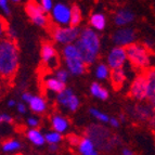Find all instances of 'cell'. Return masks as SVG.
Instances as JSON below:
<instances>
[{
	"label": "cell",
	"mask_w": 155,
	"mask_h": 155,
	"mask_svg": "<svg viewBox=\"0 0 155 155\" xmlns=\"http://www.w3.org/2000/svg\"><path fill=\"white\" fill-rule=\"evenodd\" d=\"M20 64L18 45L10 38L0 40V77L10 79L15 75Z\"/></svg>",
	"instance_id": "obj_1"
},
{
	"label": "cell",
	"mask_w": 155,
	"mask_h": 155,
	"mask_svg": "<svg viewBox=\"0 0 155 155\" xmlns=\"http://www.w3.org/2000/svg\"><path fill=\"white\" fill-rule=\"evenodd\" d=\"M75 45L86 64L91 65L96 63L101 48L100 38L96 29L91 27L80 31L79 37L75 41Z\"/></svg>",
	"instance_id": "obj_2"
},
{
	"label": "cell",
	"mask_w": 155,
	"mask_h": 155,
	"mask_svg": "<svg viewBox=\"0 0 155 155\" xmlns=\"http://www.w3.org/2000/svg\"><path fill=\"white\" fill-rule=\"evenodd\" d=\"M62 55L63 59H64L66 70L70 72L71 75L79 76L83 75L86 72L87 64L81 59L80 53L75 44L65 45L62 49Z\"/></svg>",
	"instance_id": "obj_3"
},
{
	"label": "cell",
	"mask_w": 155,
	"mask_h": 155,
	"mask_svg": "<svg viewBox=\"0 0 155 155\" xmlns=\"http://www.w3.org/2000/svg\"><path fill=\"white\" fill-rule=\"evenodd\" d=\"M87 136L90 137L96 143L97 149L100 150H111L119 144V138L112 136L110 130L103 126L93 125L87 129Z\"/></svg>",
	"instance_id": "obj_4"
},
{
	"label": "cell",
	"mask_w": 155,
	"mask_h": 155,
	"mask_svg": "<svg viewBox=\"0 0 155 155\" xmlns=\"http://www.w3.org/2000/svg\"><path fill=\"white\" fill-rule=\"evenodd\" d=\"M126 48L127 60H129L130 64L139 70H145L150 65V50L149 48L141 44L128 45Z\"/></svg>",
	"instance_id": "obj_5"
},
{
	"label": "cell",
	"mask_w": 155,
	"mask_h": 155,
	"mask_svg": "<svg viewBox=\"0 0 155 155\" xmlns=\"http://www.w3.org/2000/svg\"><path fill=\"white\" fill-rule=\"evenodd\" d=\"M52 38L57 44L65 45L68 44H75V41L79 37L80 31L78 26L73 25H65V26H59L57 25L54 28L52 29Z\"/></svg>",
	"instance_id": "obj_6"
},
{
	"label": "cell",
	"mask_w": 155,
	"mask_h": 155,
	"mask_svg": "<svg viewBox=\"0 0 155 155\" xmlns=\"http://www.w3.org/2000/svg\"><path fill=\"white\" fill-rule=\"evenodd\" d=\"M25 11L27 13L28 18L35 25L39 27H45L48 24V16L47 12L42 9L40 3L37 2L36 0H28L25 5Z\"/></svg>",
	"instance_id": "obj_7"
},
{
	"label": "cell",
	"mask_w": 155,
	"mask_h": 155,
	"mask_svg": "<svg viewBox=\"0 0 155 155\" xmlns=\"http://www.w3.org/2000/svg\"><path fill=\"white\" fill-rule=\"evenodd\" d=\"M57 102L60 106L65 107L71 112H76L80 105L79 99L71 88L65 87L61 92L57 93Z\"/></svg>",
	"instance_id": "obj_8"
},
{
	"label": "cell",
	"mask_w": 155,
	"mask_h": 155,
	"mask_svg": "<svg viewBox=\"0 0 155 155\" xmlns=\"http://www.w3.org/2000/svg\"><path fill=\"white\" fill-rule=\"evenodd\" d=\"M71 12L72 8L62 2L54 5L53 9L51 10V18L57 25L65 26L70 25L71 23Z\"/></svg>",
	"instance_id": "obj_9"
},
{
	"label": "cell",
	"mask_w": 155,
	"mask_h": 155,
	"mask_svg": "<svg viewBox=\"0 0 155 155\" xmlns=\"http://www.w3.org/2000/svg\"><path fill=\"white\" fill-rule=\"evenodd\" d=\"M147 83L145 74L142 73L138 75L132 81L131 87H130L129 94L132 99L138 101H143L147 99Z\"/></svg>",
	"instance_id": "obj_10"
},
{
	"label": "cell",
	"mask_w": 155,
	"mask_h": 155,
	"mask_svg": "<svg viewBox=\"0 0 155 155\" xmlns=\"http://www.w3.org/2000/svg\"><path fill=\"white\" fill-rule=\"evenodd\" d=\"M127 60V53H126V48L125 47L116 46L114 47L113 49L110 51L106 58V63L110 66L111 70H115V68H120L124 66L125 62Z\"/></svg>",
	"instance_id": "obj_11"
},
{
	"label": "cell",
	"mask_w": 155,
	"mask_h": 155,
	"mask_svg": "<svg viewBox=\"0 0 155 155\" xmlns=\"http://www.w3.org/2000/svg\"><path fill=\"white\" fill-rule=\"evenodd\" d=\"M113 42L116 46L127 47L128 45L132 44L136 40V31L130 27H125V28H119L114 33Z\"/></svg>",
	"instance_id": "obj_12"
},
{
	"label": "cell",
	"mask_w": 155,
	"mask_h": 155,
	"mask_svg": "<svg viewBox=\"0 0 155 155\" xmlns=\"http://www.w3.org/2000/svg\"><path fill=\"white\" fill-rule=\"evenodd\" d=\"M40 55H41L42 62L46 65H48L50 68H53L58 65L57 50H55L54 46L50 42H45L41 46Z\"/></svg>",
	"instance_id": "obj_13"
},
{
	"label": "cell",
	"mask_w": 155,
	"mask_h": 155,
	"mask_svg": "<svg viewBox=\"0 0 155 155\" xmlns=\"http://www.w3.org/2000/svg\"><path fill=\"white\" fill-rule=\"evenodd\" d=\"M154 111L155 107L151 104L150 105H134V107H132L130 113H131V116L137 118L138 120L145 122V120H151L153 117H155Z\"/></svg>",
	"instance_id": "obj_14"
},
{
	"label": "cell",
	"mask_w": 155,
	"mask_h": 155,
	"mask_svg": "<svg viewBox=\"0 0 155 155\" xmlns=\"http://www.w3.org/2000/svg\"><path fill=\"white\" fill-rule=\"evenodd\" d=\"M147 77V100L152 106L155 107V67L147 68L144 72Z\"/></svg>",
	"instance_id": "obj_15"
},
{
	"label": "cell",
	"mask_w": 155,
	"mask_h": 155,
	"mask_svg": "<svg viewBox=\"0 0 155 155\" xmlns=\"http://www.w3.org/2000/svg\"><path fill=\"white\" fill-rule=\"evenodd\" d=\"M77 151L79 154L81 155H97L98 151H97V145L93 142V140L90 137H84L79 140V142L77 144Z\"/></svg>",
	"instance_id": "obj_16"
},
{
	"label": "cell",
	"mask_w": 155,
	"mask_h": 155,
	"mask_svg": "<svg viewBox=\"0 0 155 155\" xmlns=\"http://www.w3.org/2000/svg\"><path fill=\"white\" fill-rule=\"evenodd\" d=\"M134 18V14L130 10L127 9H120L115 13L114 16V23L117 26L122 27V26H126L129 23H131Z\"/></svg>",
	"instance_id": "obj_17"
},
{
	"label": "cell",
	"mask_w": 155,
	"mask_h": 155,
	"mask_svg": "<svg viewBox=\"0 0 155 155\" xmlns=\"http://www.w3.org/2000/svg\"><path fill=\"white\" fill-rule=\"evenodd\" d=\"M110 78H111V83L112 86H113V88L115 90H119L123 87V85H124L125 80H126V75H125L123 67L112 70Z\"/></svg>",
	"instance_id": "obj_18"
},
{
	"label": "cell",
	"mask_w": 155,
	"mask_h": 155,
	"mask_svg": "<svg viewBox=\"0 0 155 155\" xmlns=\"http://www.w3.org/2000/svg\"><path fill=\"white\" fill-rule=\"evenodd\" d=\"M29 109L36 114H41L47 110V102L40 96H31V100L27 102Z\"/></svg>",
	"instance_id": "obj_19"
},
{
	"label": "cell",
	"mask_w": 155,
	"mask_h": 155,
	"mask_svg": "<svg viewBox=\"0 0 155 155\" xmlns=\"http://www.w3.org/2000/svg\"><path fill=\"white\" fill-rule=\"evenodd\" d=\"M45 87L51 92L59 93L65 88V83L58 79L55 76H50L45 79Z\"/></svg>",
	"instance_id": "obj_20"
},
{
	"label": "cell",
	"mask_w": 155,
	"mask_h": 155,
	"mask_svg": "<svg viewBox=\"0 0 155 155\" xmlns=\"http://www.w3.org/2000/svg\"><path fill=\"white\" fill-rule=\"evenodd\" d=\"M26 137L27 139L36 147H42L46 143V138L45 134H41L40 130H38L37 128H31L29 130H27L26 132Z\"/></svg>",
	"instance_id": "obj_21"
},
{
	"label": "cell",
	"mask_w": 155,
	"mask_h": 155,
	"mask_svg": "<svg viewBox=\"0 0 155 155\" xmlns=\"http://www.w3.org/2000/svg\"><path fill=\"white\" fill-rule=\"evenodd\" d=\"M51 126L53 130L64 134L65 131H67L68 127H70V122L62 115H54L51 118Z\"/></svg>",
	"instance_id": "obj_22"
},
{
	"label": "cell",
	"mask_w": 155,
	"mask_h": 155,
	"mask_svg": "<svg viewBox=\"0 0 155 155\" xmlns=\"http://www.w3.org/2000/svg\"><path fill=\"white\" fill-rule=\"evenodd\" d=\"M90 25L96 31H103L106 26V18L102 13H93L90 16Z\"/></svg>",
	"instance_id": "obj_23"
},
{
	"label": "cell",
	"mask_w": 155,
	"mask_h": 155,
	"mask_svg": "<svg viewBox=\"0 0 155 155\" xmlns=\"http://www.w3.org/2000/svg\"><path fill=\"white\" fill-rule=\"evenodd\" d=\"M90 93L91 96L99 100H106L109 98V91L104 88L103 86H101L99 83H92L90 86Z\"/></svg>",
	"instance_id": "obj_24"
},
{
	"label": "cell",
	"mask_w": 155,
	"mask_h": 155,
	"mask_svg": "<svg viewBox=\"0 0 155 155\" xmlns=\"http://www.w3.org/2000/svg\"><path fill=\"white\" fill-rule=\"evenodd\" d=\"M22 149V144L21 142L16 139H10L7 140L2 143L1 145V150L5 153H14L18 152Z\"/></svg>",
	"instance_id": "obj_25"
},
{
	"label": "cell",
	"mask_w": 155,
	"mask_h": 155,
	"mask_svg": "<svg viewBox=\"0 0 155 155\" xmlns=\"http://www.w3.org/2000/svg\"><path fill=\"white\" fill-rule=\"evenodd\" d=\"M94 74H96V77L99 80H105L111 75V68H110V66L107 64L101 63V64L97 65Z\"/></svg>",
	"instance_id": "obj_26"
},
{
	"label": "cell",
	"mask_w": 155,
	"mask_h": 155,
	"mask_svg": "<svg viewBox=\"0 0 155 155\" xmlns=\"http://www.w3.org/2000/svg\"><path fill=\"white\" fill-rule=\"evenodd\" d=\"M72 8V12H71V23L70 25L73 26H79V24L83 21V15H81V11L78 5H74Z\"/></svg>",
	"instance_id": "obj_27"
},
{
	"label": "cell",
	"mask_w": 155,
	"mask_h": 155,
	"mask_svg": "<svg viewBox=\"0 0 155 155\" xmlns=\"http://www.w3.org/2000/svg\"><path fill=\"white\" fill-rule=\"evenodd\" d=\"M45 138H46V143L48 144H51V143H58L62 141V134L59 131H49L45 134Z\"/></svg>",
	"instance_id": "obj_28"
},
{
	"label": "cell",
	"mask_w": 155,
	"mask_h": 155,
	"mask_svg": "<svg viewBox=\"0 0 155 155\" xmlns=\"http://www.w3.org/2000/svg\"><path fill=\"white\" fill-rule=\"evenodd\" d=\"M89 112H90L91 116L94 117V118H97L99 122L103 123V124H106V123L110 122L109 115L105 114V113H103V112L99 111V110H97V109H93V107H91V109L89 110Z\"/></svg>",
	"instance_id": "obj_29"
},
{
	"label": "cell",
	"mask_w": 155,
	"mask_h": 155,
	"mask_svg": "<svg viewBox=\"0 0 155 155\" xmlns=\"http://www.w3.org/2000/svg\"><path fill=\"white\" fill-rule=\"evenodd\" d=\"M70 72L67 70H65V68H58L57 71H55V77L58 78V79H60L61 81H63V83H66L67 80H68V77H70Z\"/></svg>",
	"instance_id": "obj_30"
},
{
	"label": "cell",
	"mask_w": 155,
	"mask_h": 155,
	"mask_svg": "<svg viewBox=\"0 0 155 155\" xmlns=\"http://www.w3.org/2000/svg\"><path fill=\"white\" fill-rule=\"evenodd\" d=\"M8 28H9V26H8L7 21L0 15V40H2V39L5 38V36L7 35Z\"/></svg>",
	"instance_id": "obj_31"
},
{
	"label": "cell",
	"mask_w": 155,
	"mask_h": 155,
	"mask_svg": "<svg viewBox=\"0 0 155 155\" xmlns=\"http://www.w3.org/2000/svg\"><path fill=\"white\" fill-rule=\"evenodd\" d=\"M39 3H40V5L42 7V9H44L47 13L51 12V10L53 9V7H54L52 0H39Z\"/></svg>",
	"instance_id": "obj_32"
},
{
	"label": "cell",
	"mask_w": 155,
	"mask_h": 155,
	"mask_svg": "<svg viewBox=\"0 0 155 155\" xmlns=\"http://www.w3.org/2000/svg\"><path fill=\"white\" fill-rule=\"evenodd\" d=\"M0 9L3 11L5 14H10V7H9V0H0Z\"/></svg>",
	"instance_id": "obj_33"
},
{
	"label": "cell",
	"mask_w": 155,
	"mask_h": 155,
	"mask_svg": "<svg viewBox=\"0 0 155 155\" xmlns=\"http://www.w3.org/2000/svg\"><path fill=\"white\" fill-rule=\"evenodd\" d=\"M12 117L11 115L7 113H1L0 114V124H10L12 123Z\"/></svg>",
	"instance_id": "obj_34"
},
{
	"label": "cell",
	"mask_w": 155,
	"mask_h": 155,
	"mask_svg": "<svg viewBox=\"0 0 155 155\" xmlns=\"http://www.w3.org/2000/svg\"><path fill=\"white\" fill-rule=\"evenodd\" d=\"M27 125H28L31 128H37V126L39 125V120L37 117H28L27 120H26Z\"/></svg>",
	"instance_id": "obj_35"
},
{
	"label": "cell",
	"mask_w": 155,
	"mask_h": 155,
	"mask_svg": "<svg viewBox=\"0 0 155 155\" xmlns=\"http://www.w3.org/2000/svg\"><path fill=\"white\" fill-rule=\"evenodd\" d=\"M67 140H68V142H70L71 145H73V147H77L80 138H78L77 136H75V134H71V136L67 137Z\"/></svg>",
	"instance_id": "obj_36"
},
{
	"label": "cell",
	"mask_w": 155,
	"mask_h": 155,
	"mask_svg": "<svg viewBox=\"0 0 155 155\" xmlns=\"http://www.w3.org/2000/svg\"><path fill=\"white\" fill-rule=\"evenodd\" d=\"M16 31H14L13 28H8V31H7V36H8V38L12 39V40H15L16 38Z\"/></svg>",
	"instance_id": "obj_37"
},
{
	"label": "cell",
	"mask_w": 155,
	"mask_h": 155,
	"mask_svg": "<svg viewBox=\"0 0 155 155\" xmlns=\"http://www.w3.org/2000/svg\"><path fill=\"white\" fill-rule=\"evenodd\" d=\"M16 109H18V112L20 114H25L26 113V106L24 103H18L16 104Z\"/></svg>",
	"instance_id": "obj_38"
},
{
	"label": "cell",
	"mask_w": 155,
	"mask_h": 155,
	"mask_svg": "<svg viewBox=\"0 0 155 155\" xmlns=\"http://www.w3.org/2000/svg\"><path fill=\"white\" fill-rule=\"evenodd\" d=\"M31 93H29V92H24V93H22V100L25 102V103H27L29 100H31Z\"/></svg>",
	"instance_id": "obj_39"
},
{
	"label": "cell",
	"mask_w": 155,
	"mask_h": 155,
	"mask_svg": "<svg viewBox=\"0 0 155 155\" xmlns=\"http://www.w3.org/2000/svg\"><path fill=\"white\" fill-rule=\"evenodd\" d=\"M110 124H111L112 127H115V128H117V127L119 126V122L118 119H116L115 117H112V118H110Z\"/></svg>",
	"instance_id": "obj_40"
},
{
	"label": "cell",
	"mask_w": 155,
	"mask_h": 155,
	"mask_svg": "<svg viewBox=\"0 0 155 155\" xmlns=\"http://www.w3.org/2000/svg\"><path fill=\"white\" fill-rule=\"evenodd\" d=\"M58 150H59L58 143H51V144H49V151L50 152L55 153V152H58Z\"/></svg>",
	"instance_id": "obj_41"
},
{
	"label": "cell",
	"mask_w": 155,
	"mask_h": 155,
	"mask_svg": "<svg viewBox=\"0 0 155 155\" xmlns=\"http://www.w3.org/2000/svg\"><path fill=\"white\" fill-rule=\"evenodd\" d=\"M122 154H124V155H131V154H134V152H132L130 149H127V147H125V149H123V150H122Z\"/></svg>",
	"instance_id": "obj_42"
},
{
	"label": "cell",
	"mask_w": 155,
	"mask_h": 155,
	"mask_svg": "<svg viewBox=\"0 0 155 155\" xmlns=\"http://www.w3.org/2000/svg\"><path fill=\"white\" fill-rule=\"evenodd\" d=\"M8 106H9V107H13V106H16V102L14 100H12V99H11V100L8 101Z\"/></svg>",
	"instance_id": "obj_43"
},
{
	"label": "cell",
	"mask_w": 155,
	"mask_h": 155,
	"mask_svg": "<svg viewBox=\"0 0 155 155\" xmlns=\"http://www.w3.org/2000/svg\"><path fill=\"white\" fill-rule=\"evenodd\" d=\"M11 1H12V2H20L21 0H11Z\"/></svg>",
	"instance_id": "obj_44"
}]
</instances>
